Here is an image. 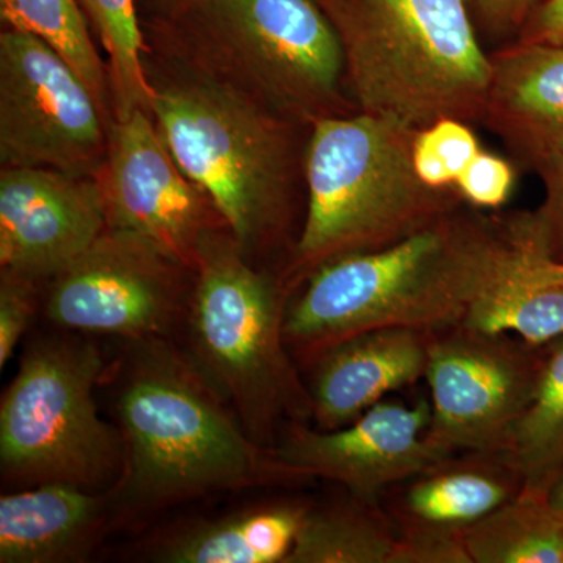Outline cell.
Listing matches in <instances>:
<instances>
[{
	"label": "cell",
	"instance_id": "obj_4",
	"mask_svg": "<svg viewBox=\"0 0 563 563\" xmlns=\"http://www.w3.org/2000/svg\"><path fill=\"white\" fill-rule=\"evenodd\" d=\"M192 273L185 354L231 406L247 435L274 450L282 420L312 418L309 387L285 340L282 291L272 277L252 268L229 231L203 240Z\"/></svg>",
	"mask_w": 563,
	"mask_h": 563
},
{
	"label": "cell",
	"instance_id": "obj_3",
	"mask_svg": "<svg viewBox=\"0 0 563 563\" xmlns=\"http://www.w3.org/2000/svg\"><path fill=\"white\" fill-rule=\"evenodd\" d=\"M328 18L363 113L415 131L483 120L492 60L466 0H335Z\"/></svg>",
	"mask_w": 563,
	"mask_h": 563
},
{
	"label": "cell",
	"instance_id": "obj_2",
	"mask_svg": "<svg viewBox=\"0 0 563 563\" xmlns=\"http://www.w3.org/2000/svg\"><path fill=\"white\" fill-rule=\"evenodd\" d=\"M517 252L509 221L448 211L399 242L314 269L285 313V340L312 362L332 344L374 329L459 328Z\"/></svg>",
	"mask_w": 563,
	"mask_h": 563
},
{
	"label": "cell",
	"instance_id": "obj_10",
	"mask_svg": "<svg viewBox=\"0 0 563 563\" xmlns=\"http://www.w3.org/2000/svg\"><path fill=\"white\" fill-rule=\"evenodd\" d=\"M187 269L135 233L107 228L51 279L46 317L80 335L169 339L187 314Z\"/></svg>",
	"mask_w": 563,
	"mask_h": 563
},
{
	"label": "cell",
	"instance_id": "obj_17",
	"mask_svg": "<svg viewBox=\"0 0 563 563\" xmlns=\"http://www.w3.org/2000/svg\"><path fill=\"white\" fill-rule=\"evenodd\" d=\"M118 526L110 488L44 484L0 498V562H80Z\"/></svg>",
	"mask_w": 563,
	"mask_h": 563
},
{
	"label": "cell",
	"instance_id": "obj_29",
	"mask_svg": "<svg viewBox=\"0 0 563 563\" xmlns=\"http://www.w3.org/2000/svg\"><path fill=\"white\" fill-rule=\"evenodd\" d=\"M515 184L512 165L498 155L481 151L455 181L462 199L481 209H498L509 199Z\"/></svg>",
	"mask_w": 563,
	"mask_h": 563
},
{
	"label": "cell",
	"instance_id": "obj_7",
	"mask_svg": "<svg viewBox=\"0 0 563 563\" xmlns=\"http://www.w3.org/2000/svg\"><path fill=\"white\" fill-rule=\"evenodd\" d=\"M151 111L177 165L236 243L246 254L257 247L287 202L288 147L279 122L217 79L155 88Z\"/></svg>",
	"mask_w": 563,
	"mask_h": 563
},
{
	"label": "cell",
	"instance_id": "obj_33",
	"mask_svg": "<svg viewBox=\"0 0 563 563\" xmlns=\"http://www.w3.org/2000/svg\"><path fill=\"white\" fill-rule=\"evenodd\" d=\"M547 496L551 506L563 517V473L558 477V481L551 485L550 490L547 492Z\"/></svg>",
	"mask_w": 563,
	"mask_h": 563
},
{
	"label": "cell",
	"instance_id": "obj_24",
	"mask_svg": "<svg viewBox=\"0 0 563 563\" xmlns=\"http://www.w3.org/2000/svg\"><path fill=\"white\" fill-rule=\"evenodd\" d=\"M0 14L7 27L33 33L60 52L109 118V70L96 51L77 0H0Z\"/></svg>",
	"mask_w": 563,
	"mask_h": 563
},
{
	"label": "cell",
	"instance_id": "obj_12",
	"mask_svg": "<svg viewBox=\"0 0 563 563\" xmlns=\"http://www.w3.org/2000/svg\"><path fill=\"white\" fill-rule=\"evenodd\" d=\"M107 228L135 233L195 269L203 240L224 225L163 141L150 111L133 110L109 125L101 174Z\"/></svg>",
	"mask_w": 563,
	"mask_h": 563
},
{
	"label": "cell",
	"instance_id": "obj_14",
	"mask_svg": "<svg viewBox=\"0 0 563 563\" xmlns=\"http://www.w3.org/2000/svg\"><path fill=\"white\" fill-rule=\"evenodd\" d=\"M106 229L101 176L2 166L0 269L54 279Z\"/></svg>",
	"mask_w": 563,
	"mask_h": 563
},
{
	"label": "cell",
	"instance_id": "obj_27",
	"mask_svg": "<svg viewBox=\"0 0 563 563\" xmlns=\"http://www.w3.org/2000/svg\"><path fill=\"white\" fill-rule=\"evenodd\" d=\"M544 181V201L521 220L533 244L555 262H563V150L539 166Z\"/></svg>",
	"mask_w": 563,
	"mask_h": 563
},
{
	"label": "cell",
	"instance_id": "obj_13",
	"mask_svg": "<svg viewBox=\"0 0 563 563\" xmlns=\"http://www.w3.org/2000/svg\"><path fill=\"white\" fill-rule=\"evenodd\" d=\"M431 404L380 401L333 431L288 422L274 454L292 472L333 481L363 503L376 504L387 488L453 457L428 437Z\"/></svg>",
	"mask_w": 563,
	"mask_h": 563
},
{
	"label": "cell",
	"instance_id": "obj_21",
	"mask_svg": "<svg viewBox=\"0 0 563 563\" xmlns=\"http://www.w3.org/2000/svg\"><path fill=\"white\" fill-rule=\"evenodd\" d=\"M399 536L374 504L352 503L307 510L285 563H396Z\"/></svg>",
	"mask_w": 563,
	"mask_h": 563
},
{
	"label": "cell",
	"instance_id": "obj_23",
	"mask_svg": "<svg viewBox=\"0 0 563 563\" xmlns=\"http://www.w3.org/2000/svg\"><path fill=\"white\" fill-rule=\"evenodd\" d=\"M517 246L512 266L474 303L462 325L483 332L515 333L529 346H548L563 336V285L529 280L520 269L518 240Z\"/></svg>",
	"mask_w": 563,
	"mask_h": 563
},
{
	"label": "cell",
	"instance_id": "obj_28",
	"mask_svg": "<svg viewBox=\"0 0 563 563\" xmlns=\"http://www.w3.org/2000/svg\"><path fill=\"white\" fill-rule=\"evenodd\" d=\"M40 282L21 274L0 269V368L13 357L22 336L31 328Z\"/></svg>",
	"mask_w": 563,
	"mask_h": 563
},
{
	"label": "cell",
	"instance_id": "obj_19",
	"mask_svg": "<svg viewBox=\"0 0 563 563\" xmlns=\"http://www.w3.org/2000/svg\"><path fill=\"white\" fill-rule=\"evenodd\" d=\"M309 507L269 504L169 533L155 547L166 563H285Z\"/></svg>",
	"mask_w": 563,
	"mask_h": 563
},
{
	"label": "cell",
	"instance_id": "obj_1",
	"mask_svg": "<svg viewBox=\"0 0 563 563\" xmlns=\"http://www.w3.org/2000/svg\"><path fill=\"white\" fill-rule=\"evenodd\" d=\"M121 357L113 412L124 462L110 488L118 525L217 493L310 481L247 435L169 339L128 342Z\"/></svg>",
	"mask_w": 563,
	"mask_h": 563
},
{
	"label": "cell",
	"instance_id": "obj_18",
	"mask_svg": "<svg viewBox=\"0 0 563 563\" xmlns=\"http://www.w3.org/2000/svg\"><path fill=\"white\" fill-rule=\"evenodd\" d=\"M448 457L413 477L404 492L402 537L463 540V533L510 501L523 483L504 454Z\"/></svg>",
	"mask_w": 563,
	"mask_h": 563
},
{
	"label": "cell",
	"instance_id": "obj_25",
	"mask_svg": "<svg viewBox=\"0 0 563 563\" xmlns=\"http://www.w3.org/2000/svg\"><path fill=\"white\" fill-rule=\"evenodd\" d=\"M107 52L111 109L114 118L133 110L151 111L155 88L147 79L143 62V35L136 18L135 0H81Z\"/></svg>",
	"mask_w": 563,
	"mask_h": 563
},
{
	"label": "cell",
	"instance_id": "obj_22",
	"mask_svg": "<svg viewBox=\"0 0 563 563\" xmlns=\"http://www.w3.org/2000/svg\"><path fill=\"white\" fill-rule=\"evenodd\" d=\"M504 457L525 492L547 493L563 473V336L548 344L536 390Z\"/></svg>",
	"mask_w": 563,
	"mask_h": 563
},
{
	"label": "cell",
	"instance_id": "obj_6",
	"mask_svg": "<svg viewBox=\"0 0 563 563\" xmlns=\"http://www.w3.org/2000/svg\"><path fill=\"white\" fill-rule=\"evenodd\" d=\"M98 344L66 331L38 336L0 401V473L9 487L66 484L106 492L120 479L121 433L102 420Z\"/></svg>",
	"mask_w": 563,
	"mask_h": 563
},
{
	"label": "cell",
	"instance_id": "obj_32",
	"mask_svg": "<svg viewBox=\"0 0 563 563\" xmlns=\"http://www.w3.org/2000/svg\"><path fill=\"white\" fill-rule=\"evenodd\" d=\"M523 41L563 46V0H543L532 11Z\"/></svg>",
	"mask_w": 563,
	"mask_h": 563
},
{
	"label": "cell",
	"instance_id": "obj_31",
	"mask_svg": "<svg viewBox=\"0 0 563 563\" xmlns=\"http://www.w3.org/2000/svg\"><path fill=\"white\" fill-rule=\"evenodd\" d=\"M543 0H466L493 31H507L532 14Z\"/></svg>",
	"mask_w": 563,
	"mask_h": 563
},
{
	"label": "cell",
	"instance_id": "obj_5",
	"mask_svg": "<svg viewBox=\"0 0 563 563\" xmlns=\"http://www.w3.org/2000/svg\"><path fill=\"white\" fill-rule=\"evenodd\" d=\"M418 132L363 111L313 122L296 272L312 274L336 258L380 250L457 209L459 192L429 187L415 172Z\"/></svg>",
	"mask_w": 563,
	"mask_h": 563
},
{
	"label": "cell",
	"instance_id": "obj_9",
	"mask_svg": "<svg viewBox=\"0 0 563 563\" xmlns=\"http://www.w3.org/2000/svg\"><path fill=\"white\" fill-rule=\"evenodd\" d=\"M110 120L95 92L47 41L0 35V163L99 176Z\"/></svg>",
	"mask_w": 563,
	"mask_h": 563
},
{
	"label": "cell",
	"instance_id": "obj_16",
	"mask_svg": "<svg viewBox=\"0 0 563 563\" xmlns=\"http://www.w3.org/2000/svg\"><path fill=\"white\" fill-rule=\"evenodd\" d=\"M490 60L483 120L539 168L563 150V46L521 41Z\"/></svg>",
	"mask_w": 563,
	"mask_h": 563
},
{
	"label": "cell",
	"instance_id": "obj_8",
	"mask_svg": "<svg viewBox=\"0 0 563 563\" xmlns=\"http://www.w3.org/2000/svg\"><path fill=\"white\" fill-rule=\"evenodd\" d=\"M217 29L202 57L224 84L280 113L332 117L346 74L342 41L313 0H203Z\"/></svg>",
	"mask_w": 563,
	"mask_h": 563
},
{
	"label": "cell",
	"instance_id": "obj_15",
	"mask_svg": "<svg viewBox=\"0 0 563 563\" xmlns=\"http://www.w3.org/2000/svg\"><path fill=\"white\" fill-rule=\"evenodd\" d=\"M433 336L418 329H374L320 352L309 387L318 429L343 428L388 393L424 377Z\"/></svg>",
	"mask_w": 563,
	"mask_h": 563
},
{
	"label": "cell",
	"instance_id": "obj_11",
	"mask_svg": "<svg viewBox=\"0 0 563 563\" xmlns=\"http://www.w3.org/2000/svg\"><path fill=\"white\" fill-rule=\"evenodd\" d=\"M537 350L466 325L435 333L424 374L429 439L453 454L506 453L539 379L543 355Z\"/></svg>",
	"mask_w": 563,
	"mask_h": 563
},
{
	"label": "cell",
	"instance_id": "obj_26",
	"mask_svg": "<svg viewBox=\"0 0 563 563\" xmlns=\"http://www.w3.org/2000/svg\"><path fill=\"white\" fill-rule=\"evenodd\" d=\"M481 151L468 122L443 118L415 136V172L429 187L453 188Z\"/></svg>",
	"mask_w": 563,
	"mask_h": 563
},
{
	"label": "cell",
	"instance_id": "obj_30",
	"mask_svg": "<svg viewBox=\"0 0 563 563\" xmlns=\"http://www.w3.org/2000/svg\"><path fill=\"white\" fill-rule=\"evenodd\" d=\"M512 229L520 244V269L529 280L537 284L563 285V262H555L540 251L520 222L512 220Z\"/></svg>",
	"mask_w": 563,
	"mask_h": 563
},
{
	"label": "cell",
	"instance_id": "obj_20",
	"mask_svg": "<svg viewBox=\"0 0 563 563\" xmlns=\"http://www.w3.org/2000/svg\"><path fill=\"white\" fill-rule=\"evenodd\" d=\"M472 563H563V517L547 493H518L463 533Z\"/></svg>",
	"mask_w": 563,
	"mask_h": 563
}]
</instances>
